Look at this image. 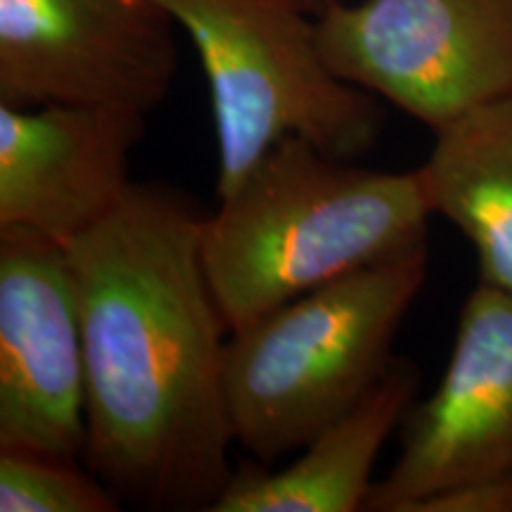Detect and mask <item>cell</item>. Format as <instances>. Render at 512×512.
<instances>
[{
    "instance_id": "2",
    "label": "cell",
    "mask_w": 512,
    "mask_h": 512,
    "mask_svg": "<svg viewBox=\"0 0 512 512\" xmlns=\"http://www.w3.org/2000/svg\"><path fill=\"white\" fill-rule=\"evenodd\" d=\"M422 171L389 174L285 138L202 221L200 252L230 332L427 242Z\"/></svg>"
},
{
    "instance_id": "10",
    "label": "cell",
    "mask_w": 512,
    "mask_h": 512,
    "mask_svg": "<svg viewBox=\"0 0 512 512\" xmlns=\"http://www.w3.org/2000/svg\"><path fill=\"white\" fill-rule=\"evenodd\" d=\"M420 370L394 358L361 401L320 430L283 470L245 465L233 472L211 512H358L366 510L384 444L413 406Z\"/></svg>"
},
{
    "instance_id": "5",
    "label": "cell",
    "mask_w": 512,
    "mask_h": 512,
    "mask_svg": "<svg viewBox=\"0 0 512 512\" xmlns=\"http://www.w3.org/2000/svg\"><path fill=\"white\" fill-rule=\"evenodd\" d=\"M328 67L434 133L512 93V0H328Z\"/></svg>"
},
{
    "instance_id": "1",
    "label": "cell",
    "mask_w": 512,
    "mask_h": 512,
    "mask_svg": "<svg viewBox=\"0 0 512 512\" xmlns=\"http://www.w3.org/2000/svg\"><path fill=\"white\" fill-rule=\"evenodd\" d=\"M204 216L171 185L133 183L64 245L86 358L83 463L124 508L211 512L235 472L230 330L202 266Z\"/></svg>"
},
{
    "instance_id": "7",
    "label": "cell",
    "mask_w": 512,
    "mask_h": 512,
    "mask_svg": "<svg viewBox=\"0 0 512 512\" xmlns=\"http://www.w3.org/2000/svg\"><path fill=\"white\" fill-rule=\"evenodd\" d=\"M86 358L60 242L0 228V451L83 460Z\"/></svg>"
},
{
    "instance_id": "12",
    "label": "cell",
    "mask_w": 512,
    "mask_h": 512,
    "mask_svg": "<svg viewBox=\"0 0 512 512\" xmlns=\"http://www.w3.org/2000/svg\"><path fill=\"white\" fill-rule=\"evenodd\" d=\"M117 494L79 460L0 451L3 512H119Z\"/></svg>"
},
{
    "instance_id": "11",
    "label": "cell",
    "mask_w": 512,
    "mask_h": 512,
    "mask_svg": "<svg viewBox=\"0 0 512 512\" xmlns=\"http://www.w3.org/2000/svg\"><path fill=\"white\" fill-rule=\"evenodd\" d=\"M434 136L420 166L432 211L472 242L482 283L512 292V93Z\"/></svg>"
},
{
    "instance_id": "6",
    "label": "cell",
    "mask_w": 512,
    "mask_h": 512,
    "mask_svg": "<svg viewBox=\"0 0 512 512\" xmlns=\"http://www.w3.org/2000/svg\"><path fill=\"white\" fill-rule=\"evenodd\" d=\"M159 0H0V105H107L150 114L178 69Z\"/></svg>"
},
{
    "instance_id": "8",
    "label": "cell",
    "mask_w": 512,
    "mask_h": 512,
    "mask_svg": "<svg viewBox=\"0 0 512 512\" xmlns=\"http://www.w3.org/2000/svg\"><path fill=\"white\" fill-rule=\"evenodd\" d=\"M401 430L399 458L370 489L368 512H413L512 470V292L482 283L467 297L439 387L408 408Z\"/></svg>"
},
{
    "instance_id": "13",
    "label": "cell",
    "mask_w": 512,
    "mask_h": 512,
    "mask_svg": "<svg viewBox=\"0 0 512 512\" xmlns=\"http://www.w3.org/2000/svg\"><path fill=\"white\" fill-rule=\"evenodd\" d=\"M413 512H512V470L441 491Z\"/></svg>"
},
{
    "instance_id": "3",
    "label": "cell",
    "mask_w": 512,
    "mask_h": 512,
    "mask_svg": "<svg viewBox=\"0 0 512 512\" xmlns=\"http://www.w3.org/2000/svg\"><path fill=\"white\" fill-rule=\"evenodd\" d=\"M427 266L422 242L230 332L223 380L235 444L271 463L349 413L392 366Z\"/></svg>"
},
{
    "instance_id": "4",
    "label": "cell",
    "mask_w": 512,
    "mask_h": 512,
    "mask_svg": "<svg viewBox=\"0 0 512 512\" xmlns=\"http://www.w3.org/2000/svg\"><path fill=\"white\" fill-rule=\"evenodd\" d=\"M190 36L211 93L216 195L238 188L266 152L302 138L356 159L380 138L377 95L332 72L306 0H159Z\"/></svg>"
},
{
    "instance_id": "9",
    "label": "cell",
    "mask_w": 512,
    "mask_h": 512,
    "mask_svg": "<svg viewBox=\"0 0 512 512\" xmlns=\"http://www.w3.org/2000/svg\"><path fill=\"white\" fill-rule=\"evenodd\" d=\"M147 114L107 105H0V228L69 245L131 192Z\"/></svg>"
}]
</instances>
